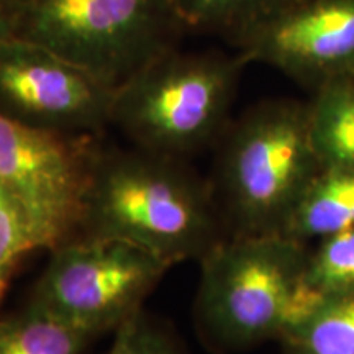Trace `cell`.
I'll list each match as a JSON object with an SVG mask.
<instances>
[{"instance_id":"cell-1","label":"cell","mask_w":354,"mask_h":354,"mask_svg":"<svg viewBox=\"0 0 354 354\" xmlns=\"http://www.w3.org/2000/svg\"><path fill=\"white\" fill-rule=\"evenodd\" d=\"M183 161L100 145L81 234L131 243L169 266L201 261L221 241L218 203Z\"/></svg>"},{"instance_id":"cell-2","label":"cell","mask_w":354,"mask_h":354,"mask_svg":"<svg viewBox=\"0 0 354 354\" xmlns=\"http://www.w3.org/2000/svg\"><path fill=\"white\" fill-rule=\"evenodd\" d=\"M304 241L281 233L221 240L201 259L194 318L203 346L225 354L281 339L323 299L307 282Z\"/></svg>"},{"instance_id":"cell-3","label":"cell","mask_w":354,"mask_h":354,"mask_svg":"<svg viewBox=\"0 0 354 354\" xmlns=\"http://www.w3.org/2000/svg\"><path fill=\"white\" fill-rule=\"evenodd\" d=\"M216 161V203L234 236L282 233L323 167L310 136L308 104L266 100L230 123Z\"/></svg>"},{"instance_id":"cell-4","label":"cell","mask_w":354,"mask_h":354,"mask_svg":"<svg viewBox=\"0 0 354 354\" xmlns=\"http://www.w3.org/2000/svg\"><path fill=\"white\" fill-rule=\"evenodd\" d=\"M248 63L221 51L169 50L117 88L112 125L145 151L184 159L216 143Z\"/></svg>"},{"instance_id":"cell-5","label":"cell","mask_w":354,"mask_h":354,"mask_svg":"<svg viewBox=\"0 0 354 354\" xmlns=\"http://www.w3.org/2000/svg\"><path fill=\"white\" fill-rule=\"evenodd\" d=\"M15 38L39 44L118 88L185 30L177 0H13Z\"/></svg>"},{"instance_id":"cell-6","label":"cell","mask_w":354,"mask_h":354,"mask_svg":"<svg viewBox=\"0 0 354 354\" xmlns=\"http://www.w3.org/2000/svg\"><path fill=\"white\" fill-rule=\"evenodd\" d=\"M30 302L94 338L140 312L171 268L131 243L81 234L50 251Z\"/></svg>"},{"instance_id":"cell-7","label":"cell","mask_w":354,"mask_h":354,"mask_svg":"<svg viewBox=\"0 0 354 354\" xmlns=\"http://www.w3.org/2000/svg\"><path fill=\"white\" fill-rule=\"evenodd\" d=\"M99 148L97 136L38 130L0 113V185L20 207L35 250L81 234Z\"/></svg>"},{"instance_id":"cell-8","label":"cell","mask_w":354,"mask_h":354,"mask_svg":"<svg viewBox=\"0 0 354 354\" xmlns=\"http://www.w3.org/2000/svg\"><path fill=\"white\" fill-rule=\"evenodd\" d=\"M117 88L48 48L0 44V113L63 135L99 136L112 125Z\"/></svg>"},{"instance_id":"cell-9","label":"cell","mask_w":354,"mask_h":354,"mask_svg":"<svg viewBox=\"0 0 354 354\" xmlns=\"http://www.w3.org/2000/svg\"><path fill=\"white\" fill-rule=\"evenodd\" d=\"M234 48L312 88L354 77V0H297Z\"/></svg>"},{"instance_id":"cell-10","label":"cell","mask_w":354,"mask_h":354,"mask_svg":"<svg viewBox=\"0 0 354 354\" xmlns=\"http://www.w3.org/2000/svg\"><path fill=\"white\" fill-rule=\"evenodd\" d=\"M308 123L323 169H354V77L331 79L313 88Z\"/></svg>"},{"instance_id":"cell-11","label":"cell","mask_w":354,"mask_h":354,"mask_svg":"<svg viewBox=\"0 0 354 354\" xmlns=\"http://www.w3.org/2000/svg\"><path fill=\"white\" fill-rule=\"evenodd\" d=\"M354 227V169H322L294 207L281 234L299 241Z\"/></svg>"},{"instance_id":"cell-12","label":"cell","mask_w":354,"mask_h":354,"mask_svg":"<svg viewBox=\"0 0 354 354\" xmlns=\"http://www.w3.org/2000/svg\"><path fill=\"white\" fill-rule=\"evenodd\" d=\"M94 339L32 302L0 318V354H86Z\"/></svg>"},{"instance_id":"cell-13","label":"cell","mask_w":354,"mask_h":354,"mask_svg":"<svg viewBox=\"0 0 354 354\" xmlns=\"http://www.w3.org/2000/svg\"><path fill=\"white\" fill-rule=\"evenodd\" d=\"M281 343L286 354H354V287L325 295Z\"/></svg>"},{"instance_id":"cell-14","label":"cell","mask_w":354,"mask_h":354,"mask_svg":"<svg viewBox=\"0 0 354 354\" xmlns=\"http://www.w3.org/2000/svg\"><path fill=\"white\" fill-rule=\"evenodd\" d=\"M297 0H177L187 32L218 35L230 44L272 20Z\"/></svg>"},{"instance_id":"cell-15","label":"cell","mask_w":354,"mask_h":354,"mask_svg":"<svg viewBox=\"0 0 354 354\" xmlns=\"http://www.w3.org/2000/svg\"><path fill=\"white\" fill-rule=\"evenodd\" d=\"M307 282L322 297L354 287V227L322 238L308 254Z\"/></svg>"},{"instance_id":"cell-16","label":"cell","mask_w":354,"mask_h":354,"mask_svg":"<svg viewBox=\"0 0 354 354\" xmlns=\"http://www.w3.org/2000/svg\"><path fill=\"white\" fill-rule=\"evenodd\" d=\"M107 354H185V349L166 325L141 308L113 331Z\"/></svg>"},{"instance_id":"cell-17","label":"cell","mask_w":354,"mask_h":354,"mask_svg":"<svg viewBox=\"0 0 354 354\" xmlns=\"http://www.w3.org/2000/svg\"><path fill=\"white\" fill-rule=\"evenodd\" d=\"M33 250L32 234L20 207L0 185V302L15 268Z\"/></svg>"},{"instance_id":"cell-18","label":"cell","mask_w":354,"mask_h":354,"mask_svg":"<svg viewBox=\"0 0 354 354\" xmlns=\"http://www.w3.org/2000/svg\"><path fill=\"white\" fill-rule=\"evenodd\" d=\"M12 38H15V3L0 0V44Z\"/></svg>"}]
</instances>
